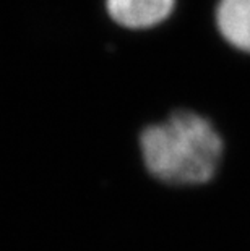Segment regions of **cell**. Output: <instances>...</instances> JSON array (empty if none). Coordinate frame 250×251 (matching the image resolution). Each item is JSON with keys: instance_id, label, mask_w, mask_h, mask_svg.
<instances>
[{"instance_id": "cell-1", "label": "cell", "mask_w": 250, "mask_h": 251, "mask_svg": "<svg viewBox=\"0 0 250 251\" xmlns=\"http://www.w3.org/2000/svg\"><path fill=\"white\" fill-rule=\"evenodd\" d=\"M146 169L169 185H201L210 181L221 161L222 141L203 117L175 112L164 124L141 133Z\"/></svg>"}, {"instance_id": "cell-2", "label": "cell", "mask_w": 250, "mask_h": 251, "mask_svg": "<svg viewBox=\"0 0 250 251\" xmlns=\"http://www.w3.org/2000/svg\"><path fill=\"white\" fill-rule=\"evenodd\" d=\"M175 0H106L115 23L130 29H146L163 23L174 8Z\"/></svg>"}, {"instance_id": "cell-3", "label": "cell", "mask_w": 250, "mask_h": 251, "mask_svg": "<svg viewBox=\"0 0 250 251\" xmlns=\"http://www.w3.org/2000/svg\"><path fill=\"white\" fill-rule=\"evenodd\" d=\"M216 20L229 44L250 52V0H220Z\"/></svg>"}]
</instances>
